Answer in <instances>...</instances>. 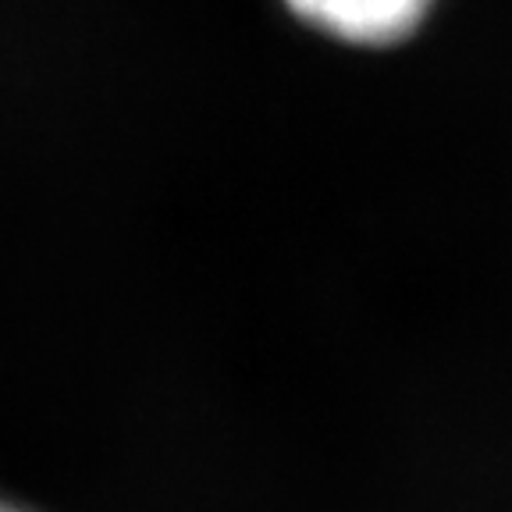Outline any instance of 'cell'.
<instances>
[{"instance_id": "2", "label": "cell", "mask_w": 512, "mask_h": 512, "mask_svg": "<svg viewBox=\"0 0 512 512\" xmlns=\"http://www.w3.org/2000/svg\"><path fill=\"white\" fill-rule=\"evenodd\" d=\"M0 512H32L29 505H22V502H11V498H4L0 495Z\"/></svg>"}, {"instance_id": "1", "label": "cell", "mask_w": 512, "mask_h": 512, "mask_svg": "<svg viewBox=\"0 0 512 512\" xmlns=\"http://www.w3.org/2000/svg\"><path fill=\"white\" fill-rule=\"evenodd\" d=\"M306 29L356 50H388L424 29L438 0H281Z\"/></svg>"}]
</instances>
